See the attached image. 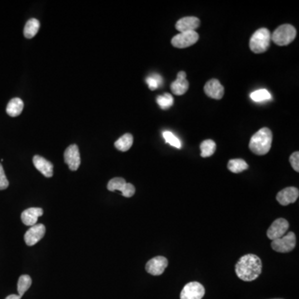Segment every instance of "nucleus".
<instances>
[{
  "mask_svg": "<svg viewBox=\"0 0 299 299\" xmlns=\"http://www.w3.org/2000/svg\"><path fill=\"white\" fill-rule=\"evenodd\" d=\"M262 270V261L257 255L246 254L238 260L236 265V272L241 280L251 282L257 280Z\"/></svg>",
  "mask_w": 299,
  "mask_h": 299,
  "instance_id": "f257e3e1",
  "label": "nucleus"
},
{
  "mask_svg": "<svg viewBox=\"0 0 299 299\" xmlns=\"http://www.w3.org/2000/svg\"><path fill=\"white\" fill-rule=\"evenodd\" d=\"M272 142V132L267 128H261L250 139L248 148L255 154L264 156L270 152Z\"/></svg>",
  "mask_w": 299,
  "mask_h": 299,
  "instance_id": "f03ea898",
  "label": "nucleus"
},
{
  "mask_svg": "<svg viewBox=\"0 0 299 299\" xmlns=\"http://www.w3.org/2000/svg\"><path fill=\"white\" fill-rule=\"evenodd\" d=\"M271 41L270 31L265 28L258 30L250 38V48L254 54H262L268 50Z\"/></svg>",
  "mask_w": 299,
  "mask_h": 299,
  "instance_id": "7ed1b4c3",
  "label": "nucleus"
},
{
  "mask_svg": "<svg viewBox=\"0 0 299 299\" xmlns=\"http://www.w3.org/2000/svg\"><path fill=\"white\" fill-rule=\"evenodd\" d=\"M297 35V31L292 25L282 24L275 30L271 40L278 46H286L294 41Z\"/></svg>",
  "mask_w": 299,
  "mask_h": 299,
  "instance_id": "20e7f679",
  "label": "nucleus"
},
{
  "mask_svg": "<svg viewBox=\"0 0 299 299\" xmlns=\"http://www.w3.org/2000/svg\"><path fill=\"white\" fill-rule=\"evenodd\" d=\"M108 190L110 192H120L123 196L126 198L132 197L136 193V188L132 184L126 183L125 180L120 177H116L110 180L108 184Z\"/></svg>",
  "mask_w": 299,
  "mask_h": 299,
  "instance_id": "39448f33",
  "label": "nucleus"
},
{
  "mask_svg": "<svg viewBox=\"0 0 299 299\" xmlns=\"http://www.w3.org/2000/svg\"><path fill=\"white\" fill-rule=\"evenodd\" d=\"M272 250L278 252H290L296 247V236L294 232H290L281 238L272 240Z\"/></svg>",
  "mask_w": 299,
  "mask_h": 299,
  "instance_id": "423d86ee",
  "label": "nucleus"
},
{
  "mask_svg": "<svg viewBox=\"0 0 299 299\" xmlns=\"http://www.w3.org/2000/svg\"><path fill=\"white\" fill-rule=\"evenodd\" d=\"M198 40H199V34L196 31L180 32V34L176 35L173 37L172 44L177 48H186L196 44Z\"/></svg>",
  "mask_w": 299,
  "mask_h": 299,
  "instance_id": "0eeeda50",
  "label": "nucleus"
},
{
  "mask_svg": "<svg viewBox=\"0 0 299 299\" xmlns=\"http://www.w3.org/2000/svg\"><path fill=\"white\" fill-rule=\"evenodd\" d=\"M290 228V223L285 218H280L272 222L267 231L268 238L275 240L285 236Z\"/></svg>",
  "mask_w": 299,
  "mask_h": 299,
  "instance_id": "6e6552de",
  "label": "nucleus"
},
{
  "mask_svg": "<svg viewBox=\"0 0 299 299\" xmlns=\"http://www.w3.org/2000/svg\"><path fill=\"white\" fill-rule=\"evenodd\" d=\"M204 294L206 290L203 285L198 282H190L183 288L180 299H202Z\"/></svg>",
  "mask_w": 299,
  "mask_h": 299,
  "instance_id": "1a4fd4ad",
  "label": "nucleus"
},
{
  "mask_svg": "<svg viewBox=\"0 0 299 299\" xmlns=\"http://www.w3.org/2000/svg\"><path fill=\"white\" fill-rule=\"evenodd\" d=\"M64 160L71 170L72 172L78 170L81 164V157H80V152L78 146L74 144L66 148L64 152Z\"/></svg>",
  "mask_w": 299,
  "mask_h": 299,
  "instance_id": "9d476101",
  "label": "nucleus"
},
{
  "mask_svg": "<svg viewBox=\"0 0 299 299\" xmlns=\"http://www.w3.org/2000/svg\"><path fill=\"white\" fill-rule=\"evenodd\" d=\"M168 266V260L163 256H156L148 261L146 265V270L150 274L159 276L164 272Z\"/></svg>",
  "mask_w": 299,
  "mask_h": 299,
  "instance_id": "9b49d317",
  "label": "nucleus"
},
{
  "mask_svg": "<svg viewBox=\"0 0 299 299\" xmlns=\"http://www.w3.org/2000/svg\"><path fill=\"white\" fill-rule=\"evenodd\" d=\"M46 233V228L42 224L32 226L24 234V241L28 246H35L41 240Z\"/></svg>",
  "mask_w": 299,
  "mask_h": 299,
  "instance_id": "f8f14e48",
  "label": "nucleus"
},
{
  "mask_svg": "<svg viewBox=\"0 0 299 299\" xmlns=\"http://www.w3.org/2000/svg\"><path fill=\"white\" fill-rule=\"evenodd\" d=\"M204 90L208 98L216 100H220L224 94V88L217 79H211L207 82Z\"/></svg>",
  "mask_w": 299,
  "mask_h": 299,
  "instance_id": "ddd939ff",
  "label": "nucleus"
},
{
  "mask_svg": "<svg viewBox=\"0 0 299 299\" xmlns=\"http://www.w3.org/2000/svg\"><path fill=\"white\" fill-rule=\"evenodd\" d=\"M298 196L299 192L297 188L288 187L278 193L276 199L281 206H286L296 202Z\"/></svg>",
  "mask_w": 299,
  "mask_h": 299,
  "instance_id": "4468645a",
  "label": "nucleus"
},
{
  "mask_svg": "<svg viewBox=\"0 0 299 299\" xmlns=\"http://www.w3.org/2000/svg\"><path fill=\"white\" fill-rule=\"evenodd\" d=\"M200 25V20L196 17H184L177 21L176 28L180 32H192Z\"/></svg>",
  "mask_w": 299,
  "mask_h": 299,
  "instance_id": "2eb2a0df",
  "label": "nucleus"
},
{
  "mask_svg": "<svg viewBox=\"0 0 299 299\" xmlns=\"http://www.w3.org/2000/svg\"><path fill=\"white\" fill-rule=\"evenodd\" d=\"M189 86V82L186 80V74L182 71L177 75L176 80L172 82L170 89L174 95L182 96L188 91Z\"/></svg>",
  "mask_w": 299,
  "mask_h": 299,
  "instance_id": "dca6fc26",
  "label": "nucleus"
},
{
  "mask_svg": "<svg viewBox=\"0 0 299 299\" xmlns=\"http://www.w3.org/2000/svg\"><path fill=\"white\" fill-rule=\"evenodd\" d=\"M32 162L34 164L35 168L41 172L45 177L50 178L54 174V164L48 160L45 159L40 156H34Z\"/></svg>",
  "mask_w": 299,
  "mask_h": 299,
  "instance_id": "f3484780",
  "label": "nucleus"
},
{
  "mask_svg": "<svg viewBox=\"0 0 299 299\" xmlns=\"http://www.w3.org/2000/svg\"><path fill=\"white\" fill-rule=\"evenodd\" d=\"M44 214V210L41 208H30L25 210L21 214V220L25 226H35L40 216Z\"/></svg>",
  "mask_w": 299,
  "mask_h": 299,
  "instance_id": "a211bd4d",
  "label": "nucleus"
},
{
  "mask_svg": "<svg viewBox=\"0 0 299 299\" xmlns=\"http://www.w3.org/2000/svg\"><path fill=\"white\" fill-rule=\"evenodd\" d=\"M22 110H24V102L18 98H15L8 103L6 112L10 116L16 118L22 113Z\"/></svg>",
  "mask_w": 299,
  "mask_h": 299,
  "instance_id": "6ab92c4d",
  "label": "nucleus"
},
{
  "mask_svg": "<svg viewBox=\"0 0 299 299\" xmlns=\"http://www.w3.org/2000/svg\"><path fill=\"white\" fill-rule=\"evenodd\" d=\"M40 22L37 18H30L25 24L24 34L26 38H32L40 30Z\"/></svg>",
  "mask_w": 299,
  "mask_h": 299,
  "instance_id": "aec40b11",
  "label": "nucleus"
},
{
  "mask_svg": "<svg viewBox=\"0 0 299 299\" xmlns=\"http://www.w3.org/2000/svg\"><path fill=\"white\" fill-rule=\"evenodd\" d=\"M133 136L130 133H126L122 136H120L116 142L115 148L119 150L120 152H128V150L132 146Z\"/></svg>",
  "mask_w": 299,
  "mask_h": 299,
  "instance_id": "412c9836",
  "label": "nucleus"
},
{
  "mask_svg": "<svg viewBox=\"0 0 299 299\" xmlns=\"http://www.w3.org/2000/svg\"><path fill=\"white\" fill-rule=\"evenodd\" d=\"M32 285V278L28 275H21L18 281V292L20 297L22 298L25 292H27Z\"/></svg>",
  "mask_w": 299,
  "mask_h": 299,
  "instance_id": "4be33fe9",
  "label": "nucleus"
},
{
  "mask_svg": "<svg viewBox=\"0 0 299 299\" xmlns=\"http://www.w3.org/2000/svg\"><path fill=\"white\" fill-rule=\"evenodd\" d=\"M248 166L246 160L242 159L230 160L228 163V169L233 173H240L248 169Z\"/></svg>",
  "mask_w": 299,
  "mask_h": 299,
  "instance_id": "5701e85b",
  "label": "nucleus"
},
{
  "mask_svg": "<svg viewBox=\"0 0 299 299\" xmlns=\"http://www.w3.org/2000/svg\"><path fill=\"white\" fill-rule=\"evenodd\" d=\"M200 156L204 158L211 156L216 152V143L212 140H204L200 144Z\"/></svg>",
  "mask_w": 299,
  "mask_h": 299,
  "instance_id": "b1692460",
  "label": "nucleus"
},
{
  "mask_svg": "<svg viewBox=\"0 0 299 299\" xmlns=\"http://www.w3.org/2000/svg\"><path fill=\"white\" fill-rule=\"evenodd\" d=\"M250 98L255 102H261L264 100H270L272 98V96L270 92L266 89H260L257 91L252 92V94H250Z\"/></svg>",
  "mask_w": 299,
  "mask_h": 299,
  "instance_id": "393cba45",
  "label": "nucleus"
},
{
  "mask_svg": "<svg viewBox=\"0 0 299 299\" xmlns=\"http://www.w3.org/2000/svg\"><path fill=\"white\" fill-rule=\"evenodd\" d=\"M156 102L160 108L163 110H167L174 104V98L170 94H164V95L157 96Z\"/></svg>",
  "mask_w": 299,
  "mask_h": 299,
  "instance_id": "a878e982",
  "label": "nucleus"
},
{
  "mask_svg": "<svg viewBox=\"0 0 299 299\" xmlns=\"http://www.w3.org/2000/svg\"><path fill=\"white\" fill-rule=\"evenodd\" d=\"M162 136L164 138L166 142L168 143L170 145L174 146V148H178L180 149L182 148V142L176 136L169 130H166L164 132L162 133Z\"/></svg>",
  "mask_w": 299,
  "mask_h": 299,
  "instance_id": "bb28decb",
  "label": "nucleus"
},
{
  "mask_svg": "<svg viewBox=\"0 0 299 299\" xmlns=\"http://www.w3.org/2000/svg\"><path fill=\"white\" fill-rule=\"evenodd\" d=\"M146 81L149 88L152 91H154V90H156L158 88L162 86L163 79H162V76H160L159 74H153V75L148 76Z\"/></svg>",
  "mask_w": 299,
  "mask_h": 299,
  "instance_id": "cd10ccee",
  "label": "nucleus"
},
{
  "mask_svg": "<svg viewBox=\"0 0 299 299\" xmlns=\"http://www.w3.org/2000/svg\"><path fill=\"white\" fill-rule=\"evenodd\" d=\"M8 186H10V183H8V180L6 174H5L2 164L0 163V190L7 189Z\"/></svg>",
  "mask_w": 299,
  "mask_h": 299,
  "instance_id": "c85d7f7f",
  "label": "nucleus"
},
{
  "mask_svg": "<svg viewBox=\"0 0 299 299\" xmlns=\"http://www.w3.org/2000/svg\"><path fill=\"white\" fill-rule=\"evenodd\" d=\"M290 162L291 163L292 168L295 172H299V152H296L291 154L290 158Z\"/></svg>",
  "mask_w": 299,
  "mask_h": 299,
  "instance_id": "c756f323",
  "label": "nucleus"
},
{
  "mask_svg": "<svg viewBox=\"0 0 299 299\" xmlns=\"http://www.w3.org/2000/svg\"><path fill=\"white\" fill-rule=\"evenodd\" d=\"M22 298L20 297V295L11 294L8 295L5 299H21Z\"/></svg>",
  "mask_w": 299,
  "mask_h": 299,
  "instance_id": "7c9ffc66",
  "label": "nucleus"
},
{
  "mask_svg": "<svg viewBox=\"0 0 299 299\" xmlns=\"http://www.w3.org/2000/svg\"><path fill=\"white\" fill-rule=\"evenodd\" d=\"M274 299H282V298H274Z\"/></svg>",
  "mask_w": 299,
  "mask_h": 299,
  "instance_id": "2f4dec72",
  "label": "nucleus"
}]
</instances>
